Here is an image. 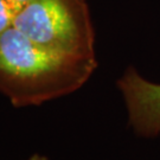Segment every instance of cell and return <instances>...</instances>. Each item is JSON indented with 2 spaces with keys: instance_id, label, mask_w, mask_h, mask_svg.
<instances>
[{
  "instance_id": "6da1fadb",
  "label": "cell",
  "mask_w": 160,
  "mask_h": 160,
  "mask_svg": "<svg viewBox=\"0 0 160 160\" xmlns=\"http://www.w3.org/2000/svg\"><path fill=\"white\" fill-rule=\"evenodd\" d=\"M96 68V57L43 48L14 26L0 36V94L16 108L40 106L77 92Z\"/></svg>"
},
{
  "instance_id": "7a4b0ae2",
  "label": "cell",
  "mask_w": 160,
  "mask_h": 160,
  "mask_svg": "<svg viewBox=\"0 0 160 160\" xmlns=\"http://www.w3.org/2000/svg\"><path fill=\"white\" fill-rule=\"evenodd\" d=\"M13 26L36 44L81 57H96L95 31L87 0H31Z\"/></svg>"
},
{
  "instance_id": "3957f363",
  "label": "cell",
  "mask_w": 160,
  "mask_h": 160,
  "mask_svg": "<svg viewBox=\"0 0 160 160\" xmlns=\"http://www.w3.org/2000/svg\"><path fill=\"white\" fill-rule=\"evenodd\" d=\"M128 114V125L137 137H160V84L143 78L129 67L116 82Z\"/></svg>"
},
{
  "instance_id": "277c9868",
  "label": "cell",
  "mask_w": 160,
  "mask_h": 160,
  "mask_svg": "<svg viewBox=\"0 0 160 160\" xmlns=\"http://www.w3.org/2000/svg\"><path fill=\"white\" fill-rule=\"evenodd\" d=\"M17 12L6 0H0V36L12 28Z\"/></svg>"
},
{
  "instance_id": "5b68a950",
  "label": "cell",
  "mask_w": 160,
  "mask_h": 160,
  "mask_svg": "<svg viewBox=\"0 0 160 160\" xmlns=\"http://www.w3.org/2000/svg\"><path fill=\"white\" fill-rule=\"evenodd\" d=\"M6 1L13 7L14 11L18 12L19 10H22L25 5H28L31 0H6Z\"/></svg>"
},
{
  "instance_id": "8992f818",
  "label": "cell",
  "mask_w": 160,
  "mask_h": 160,
  "mask_svg": "<svg viewBox=\"0 0 160 160\" xmlns=\"http://www.w3.org/2000/svg\"><path fill=\"white\" fill-rule=\"evenodd\" d=\"M25 160H49V158H48L46 155L40 154V153H33L31 157H29L28 159H25Z\"/></svg>"
}]
</instances>
